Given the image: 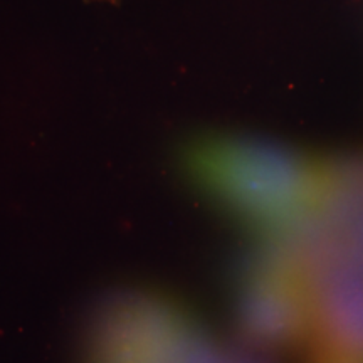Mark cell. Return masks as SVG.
<instances>
[{
	"label": "cell",
	"mask_w": 363,
	"mask_h": 363,
	"mask_svg": "<svg viewBox=\"0 0 363 363\" xmlns=\"http://www.w3.org/2000/svg\"><path fill=\"white\" fill-rule=\"evenodd\" d=\"M194 169L225 207L264 230L316 207L320 163L283 150L211 142L195 152Z\"/></svg>",
	"instance_id": "6da1fadb"
},
{
	"label": "cell",
	"mask_w": 363,
	"mask_h": 363,
	"mask_svg": "<svg viewBox=\"0 0 363 363\" xmlns=\"http://www.w3.org/2000/svg\"><path fill=\"white\" fill-rule=\"evenodd\" d=\"M315 363H358V362H353V360H345V358H338V357L315 355Z\"/></svg>",
	"instance_id": "7a4b0ae2"
}]
</instances>
